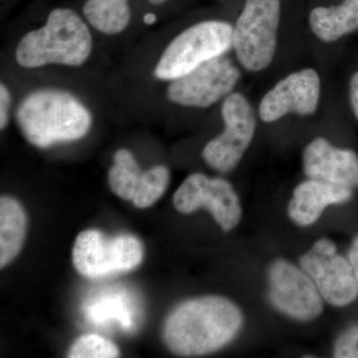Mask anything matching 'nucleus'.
<instances>
[{
  "label": "nucleus",
  "mask_w": 358,
  "mask_h": 358,
  "mask_svg": "<svg viewBox=\"0 0 358 358\" xmlns=\"http://www.w3.org/2000/svg\"><path fill=\"white\" fill-rule=\"evenodd\" d=\"M119 357L117 345L98 334H86L75 341L68 352L69 358H115Z\"/></svg>",
  "instance_id": "nucleus-20"
},
{
  "label": "nucleus",
  "mask_w": 358,
  "mask_h": 358,
  "mask_svg": "<svg viewBox=\"0 0 358 358\" xmlns=\"http://www.w3.org/2000/svg\"><path fill=\"white\" fill-rule=\"evenodd\" d=\"M334 357L358 358V326L355 324L343 331L334 346Z\"/></svg>",
  "instance_id": "nucleus-21"
},
{
  "label": "nucleus",
  "mask_w": 358,
  "mask_h": 358,
  "mask_svg": "<svg viewBox=\"0 0 358 358\" xmlns=\"http://www.w3.org/2000/svg\"><path fill=\"white\" fill-rule=\"evenodd\" d=\"M93 52V36L83 18L71 8L53 9L42 27L18 42L15 60L24 69L48 65L80 67Z\"/></svg>",
  "instance_id": "nucleus-3"
},
{
  "label": "nucleus",
  "mask_w": 358,
  "mask_h": 358,
  "mask_svg": "<svg viewBox=\"0 0 358 358\" xmlns=\"http://www.w3.org/2000/svg\"><path fill=\"white\" fill-rule=\"evenodd\" d=\"M234 26L227 21H200L174 37L155 65L154 75L160 81L192 72L207 61L225 55L233 48Z\"/></svg>",
  "instance_id": "nucleus-4"
},
{
  "label": "nucleus",
  "mask_w": 358,
  "mask_h": 358,
  "mask_svg": "<svg viewBox=\"0 0 358 358\" xmlns=\"http://www.w3.org/2000/svg\"><path fill=\"white\" fill-rule=\"evenodd\" d=\"M221 115L225 129L205 145L202 157L211 169L227 173L241 162L251 145L257 122L251 103L241 93L226 96Z\"/></svg>",
  "instance_id": "nucleus-7"
},
{
  "label": "nucleus",
  "mask_w": 358,
  "mask_h": 358,
  "mask_svg": "<svg viewBox=\"0 0 358 358\" xmlns=\"http://www.w3.org/2000/svg\"><path fill=\"white\" fill-rule=\"evenodd\" d=\"M173 205L183 214L207 209L225 232L237 227L242 218L241 203L231 183L203 173H192L186 178L174 193Z\"/></svg>",
  "instance_id": "nucleus-11"
},
{
  "label": "nucleus",
  "mask_w": 358,
  "mask_h": 358,
  "mask_svg": "<svg viewBox=\"0 0 358 358\" xmlns=\"http://www.w3.org/2000/svg\"><path fill=\"white\" fill-rule=\"evenodd\" d=\"M322 82L319 73L306 68L292 73L278 82L263 96L259 115L265 122H273L291 113L310 115L319 107Z\"/></svg>",
  "instance_id": "nucleus-12"
},
{
  "label": "nucleus",
  "mask_w": 358,
  "mask_h": 358,
  "mask_svg": "<svg viewBox=\"0 0 358 358\" xmlns=\"http://www.w3.org/2000/svg\"><path fill=\"white\" fill-rule=\"evenodd\" d=\"M240 78L241 72L225 54L171 81L167 99L182 107L206 109L229 96Z\"/></svg>",
  "instance_id": "nucleus-8"
},
{
  "label": "nucleus",
  "mask_w": 358,
  "mask_h": 358,
  "mask_svg": "<svg viewBox=\"0 0 358 358\" xmlns=\"http://www.w3.org/2000/svg\"><path fill=\"white\" fill-rule=\"evenodd\" d=\"M171 181L169 169L164 166H155L141 174L133 203L138 208H148L162 199Z\"/></svg>",
  "instance_id": "nucleus-19"
},
{
  "label": "nucleus",
  "mask_w": 358,
  "mask_h": 358,
  "mask_svg": "<svg viewBox=\"0 0 358 358\" xmlns=\"http://www.w3.org/2000/svg\"><path fill=\"white\" fill-rule=\"evenodd\" d=\"M241 310L228 299L205 296L178 306L166 320L164 341L181 357H200L227 345L243 327Z\"/></svg>",
  "instance_id": "nucleus-1"
},
{
  "label": "nucleus",
  "mask_w": 358,
  "mask_h": 358,
  "mask_svg": "<svg viewBox=\"0 0 358 358\" xmlns=\"http://www.w3.org/2000/svg\"><path fill=\"white\" fill-rule=\"evenodd\" d=\"M83 14L88 24L106 35L124 32L131 20L129 0H86Z\"/></svg>",
  "instance_id": "nucleus-17"
},
{
  "label": "nucleus",
  "mask_w": 358,
  "mask_h": 358,
  "mask_svg": "<svg viewBox=\"0 0 358 358\" xmlns=\"http://www.w3.org/2000/svg\"><path fill=\"white\" fill-rule=\"evenodd\" d=\"M301 268L315 282L322 299L334 307L357 300L358 282L348 258L338 253L331 240L322 238L300 258Z\"/></svg>",
  "instance_id": "nucleus-10"
},
{
  "label": "nucleus",
  "mask_w": 358,
  "mask_h": 358,
  "mask_svg": "<svg viewBox=\"0 0 358 358\" xmlns=\"http://www.w3.org/2000/svg\"><path fill=\"white\" fill-rule=\"evenodd\" d=\"M143 250L131 235L103 236L98 230L80 233L73 248V263L80 274L91 279L127 272L140 265Z\"/></svg>",
  "instance_id": "nucleus-6"
},
{
  "label": "nucleus",
  "mask_w": 358,
  "mask_h": 358,
  "mask_svg": "<svg viewBox=\"0 0 358 358\" xmlns=\"http://www.w3.org/2000/svg\"><path fill=\"white\" fill-rule=\"evenodd\" d=\"M169 0H148L150 4L155 6H162L166 4Z\"/></svg>",
  "instance_id": "nucleus-25"
},
{
  "label": "nucleus",
  "mask_w": 358,
  "mask_h": 358,
  "mask_svg": "<svg viewBox=\"0 0 358 358\" xmlns=\"http://www.w3.org/2000/svg\"><path fill=\"white\" fill-rule=\"evenodd\" d=\"M155 21V16L154 14H148V15L145 16V22L148 23V24H152Z\"/></svg>",
  "instance_id": "nucleus-26"
},
{
  "label": "nucleus",
  "mask_w": 358,
  "mask_h": 358,
  "mask_svg": "<svg viewBox=\"0 0 358 358\" xmlns=\"http://www.w3.org/2000/svg\"><path fill=\"white\" fill-rule=\"evenodd\" d=\"M143 173L133 152L120 148L115 152L114 164L108 173V182L120 199L133 200Z\"/></svg>",
  "instance_id": "nucleus-18"
},
{
  "label": "nucleus",
  "mask_w": 358,
  "mask_h": 358,
  "mask_svg": "<svg viewBox=\"0 0 358 358\" xmlns=\"http://www.w3.org/2000/svg\"><path fill=\"white\" fill-rule=\"evenodd\" d=\"M268 301L287 317L312 322L324 312V299L312 278L285 259H278L268 270Z\"/></svg>",
  "instance_id": "nucleus-9"
},
{
  "label": "nucleus",
  "mask_w": 358,
  "mask_h": 358,
  "mask_svg": "<svg viewBox=\"0 0 358 358\" xmlns=\"http://www.w3.org/2000/svg\"><path fill=\"white\" fill-rule=\"evenodd\" d=\"M16 122L28 143L46 148L81 140L91 129L93 117L70 92L46 88L24 96L16 110Z\"/></svg>",
  "instance_id": "nucleus-2"
},
{
  "label": "nucleus",
  "mask_w": 358,
  "mask_h": 358,
  "mask_svg": "<svg viewBox=\"0 0 358 358\" xmlns=\"http://www.w3.org/2000/svg\"><path fill=\"white\" fill-rule=\"evenodd\" d=\"M352 196V188L310 178L294 188L289 216L296 225L308 227L319 220L327 206L345 203Z\"/></svg>",
  "instance_id": "nucleus-14"
},
{
  "label": "nucleus",
  "mask_w": 358,
  "mask_h": 358,
  "mask_svg": "<svg viewBox=\"0 0 358 358\" xmlns=\"http://www.w3.org/2000/svg\"><path fill=\"white\" fill-rule=\"evenodd\" d=\"M27 231V217L17 200L0 199V267L4 268L20 254Z\"/></svg>",
  "instance_id": "nucleus-16"
},
{
  "label": "nucleus",
  "mask_w": 358,
  "mask_h": 358,
  "mask_svg": "<svg viewBox=\"0 0 358 358\" xmlns=\"http://www.w3.org/2000/svg\"><path fill=\"white\" fill-rule=\"evenodd\" d=\"M303 164L308 178L352 189L358 187L357 152L334 147L326 138H315L308 143L303 150Z\"/></svg>",
  "instance_id": "nucleus-13"
},
{
  "label": "nucleus",
  "mask_w": 358,
  "mask_h": 358,
  "mask_svg": "<svg viewBox=\"0 0 358 358\" xmlns=\"http://www.w3.org/2000/svg\"><path fill=\"white\" fill-rule=\"evenodd\" d=\"M350 100L353 114L358 121V71L350 78Z\"/></svg>",
  "instance_id": "nucleus-23"
},
{
  "label": "nucleus",
  "mask_w": 358,
  "mask_h": 358,
  "mask_svg": "<svg viewBox=\"0 0 358 358\" xmlns=\"http://www.w3.org/2000/svg\"><path fill=\"white\" fill-rule=\"evenodd\" d=\"M11 94L8 88L1 83L0 85V129L3 131L9 122L11 109Z\"/></svg>",
  "instance_id": "nucleus-22"
},
{
  "label": "nucleus",
  "mask_w": 358,
  "mask_h": 358,
  "mask_svg": "<svg viewBox=\"0 0 358 358\" xmlns=\"http://www.w3.org/2000/svg\"><path fill=\"white\" fill-rule=\"evenodd\" d=\"M348 260L352 264L353 272L358 282V235L355 237L348 250Z\"/></svg>",
  "instance_id": "nucleus-24"
},
{
  "label": "nucleus",
  "mask_w": 358,
  "mask_h": 358,
  "mask_svg": "<svg viewBox=\"0 0 358 358\" xmlns=\"http://www.w3.org/2000/svg\"><path fill=\"white\" fill-rule=\"evenodd\" d=\"M282 8V0H245L233 31V48L247 71L260 72L274 60Z\"/></svg>",
  "instance_id": "nucleus-5"
},
{
  "label": "nucleus",
  "mask_w": 358,
  "mask_h": 358,
  "mask_svg": "<svg viewBox=\"0 0 358 358\" xmlns=\"http://www.w3.org/2000/svg\"><path fill=\"white\" fill-rule=\"evenodd\" d=\"M313 34L331 43L358 29V0H343L339 4L313 7L308 15Z\"/></svg>",
  "instance_id": "nucleus-15"
}]
</instances>
